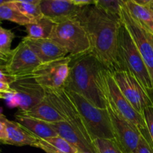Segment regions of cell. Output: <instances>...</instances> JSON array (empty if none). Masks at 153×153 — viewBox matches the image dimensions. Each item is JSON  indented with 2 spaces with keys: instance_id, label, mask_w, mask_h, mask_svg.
<instances>
[{
  "instance_id": "1",
  "label": "cell",
  "mask_w": 153,
  "mask_h": 153,
  "mask_svg": "<svg viewBox=\"0 0 153 153\" xmlns=\"http://www.w3.org/2000/svg\"><path fill=\"white\" fill-rule=\"evenodd\" d=\"M76 19L88 33L91 52L110 72L121 70L118 56L120 16L97 5L83 6Z\"/></svg>"
},
{
  "instance_id": "2",
  "label": "cell",
  "mask_w": 153,
  "mask_h": 153,
  "mask_svg": "<svg viewBox=\"0 0 153 153\" xmlns=\"http://www.w3.org/2000/svg\"><path fill=\"white\" fill-rule=\"evenodd\" d=\"M107 70L91 52L72 56L64 88L82 96L97 107L106 108L105 75Z\"/></svg>"
},
{
  "instance_id": "3",
  "label": "cell",
  "mask_w": 153,
  "mask_h": 153,
  "mask_svg": "<svg viewBox=\"0 0 153 153\" xmlns=\"http://www.w3.org/2000/svg\"><path fill=\"white\" fill-rule=\"evenodd\" d=\"M118 56L121 70L131 73L153 100V85L149 71L131 34L123 22L118 37Z\"/></svg>"
},
{
  "instance_id": "4",
  "label": "cell",
  "mask_w": 153,
  "mask_h": 153,
  "mask_svg": "<svg viewBox=\"0 0 153 153\" xmlns=\"http://www.w3.org/2000/svg\"><path fill=\"white\" fill-rule=\"evenodd\" d=\"M79 110L82 120L93 140L95 138L114 140L110 115L106 108H100L82 96L66 91Z\"/></svg>"
},
{
  "instance_id": "5",
  "label": "cell",
  "mask_w": 153,
  "mask_h": 153,
  "mask_svg": "<svg viewBox=\"0 0 153 153\" xmlns=\"http://www.w3.org/2000/svg\"><path fill=\"white\" fill-rule=\"evenodd\" d=\"M49 39L64 48L73 57L91 52L88 33L76 18L55 22Z\"/></svg>"
},
{
  "instance_id": "6",
  "label": "cell",
  "mask_w": 153,
  "mask_h": 153,
  "mask_svg": "<svg viewBox=\"0 0 153 153\" xmlns=\"http://www.w3.org/2000/svg\"><path fill=\"white\" fill-rule=\"evenodd\" d=\"M105 97L107 102L113 108L114 110L120 115L129 121L140 130L142 135L146 137L147 131L144 118L132 107L129 102L121 93L115 82L111 73L106 70L105 75Z\"/></svg>"
},
{
  "instance_id": "7",
  "label": "cell",
  "mask_w": 153,
  "mask_h": 153,
  "mask_svg": "<svg viewBox=\"0 0 153 153\" xmlns=\"http://www.w3.org/2000/svg\"><path fill=\"white\" fill-rule=\"evenodd\" d=\"M72 56L43 63L33 72L31 76L45 90L64 88L69 73Z\"/></svg>"
},
{
  "instance_id": "8",
  "label": "cell",
  "mask_w": 153,
  "mask_h": 153,
  "mask_svg": "<svg viewBox=\"0 0 153 153\" xmlns=\"http://www.w3.org/2000/svg\"><path fill=\"white\" fill-rule=\"evenodd\" d=\"M45 91L46 97L64 117L66 122L68 123L76 131L82 134L88 141L94 143V140L84 123L79 110L69 97L66 90L61 88Z\"/></svg>"
},
{
  "instance_id": "9",
  "label": "cell",
  "mask_w": 153,
  "mask_h": 153,
  "mask_svg": "<svg viewBox=\"0 0 153 153\" xmlns=\"http://www.w3.org/2000/svg\"><path fill=\"white\" fill-rule=\"evenodd\" d=\"M120 16L123 23L128 29L149 71L153 85V40L152 34L147 32L132 17L126 4L121 7Z\"/></svg>"
},
{
  "instance_id": "10",
  "label": "cell",
  "mask_w": 153,
  "mask_h": 153,
  "mask_svg": "<svg viewBox=\"0 0 153 153\" xmlns=\"http://www.w3.org/2000/svg\"><path fill=\"white\" fill-rule=\"evenodd\" d=\"M111 74L121 93L139 114L143 115L145 108L153 105L152 97L131 73L117 70Z\"/></svg>"
},
{
  "instance_id": "11",
  "label": "cell",
  "mask_w": 153,
  "mask_h": 153,
  "mask_svg": "<svg viewBox=\"0 0 153 153\" xmlns=\"http://www.w3.org/2000/svg\"><path fill=\"white\" fill-rule=\"evenodd\" d=\"M114 140L123 153H131L135 150L140 142L142 133L137 126L117 113L107 102Z\"/></svg>"
},
{
  "instance_id": "12",
  "label": "cell",
  "mask_w": 153,
  "mask_h": 153,
  "mask_svg": "<svg viewBox=\"0 0 153 153\" xmlns=\"http://www.w3.org/2000/svg\"><path fill=\"white\" fill-rule=\"evenodd\" d=\"M41 64V61L29 46L21 41L11 51L5 67L7 73L16 79L31 75L34 70Z\"/></svg>"
},
{
  "instance_id": "13",
  "label": "cell",
  "mask_w": 153,
  "mask_h": 153,
  "mask_svg": "<svg viewBox=\"0 0 153 153\" xmlns=\"http://www.w3.org/2000/svg\"><path fill=\"white\" fill-rule=\"evenodd\" d=\"M10 87L19 97V108L22 112L29 110L46 97L45 89L34 80L31 75L18 78Z\"/></svg>"
},
{
  "instance_id": "14",
  "label": "cell",
  "mask_w": 153,
  "mask_h": 153,
  "mask_svg": "<svg viewBox=\"0 0 153 153\" xmlns=\"http://www.w3.org/2000/svg\"><path fill=\"white\" fill-rule=\"evenodd\" d=\"M42 13L55 22L77 17L82 7L72 1L61 0H42L40 3Z\"/></svg>"
},
{
  "instance_id": "15",
  "label": "cell",
  "mask_w": 153,
  "mask_h": 153,
  "mask_svg": "<svg viewBox=\"0 0 153 153\" xmlns=\"http://www.w3.org/2000/svg\"><path fill=\"white\" fill-rule=\"evenodd\" d=\"M22 41L29 46L42 64L64 58L68 54L64 48L49 38L32 39L25 37Z\"/></svg>"
},
{
  "instance_id": "16",
  "label": "cell",
  "mask_w": 153,
  "mask_h": 153,
  "mask_svg": "<svg viewBox=\"0 0 153 153\" xmlns=\"http://www.w3.org/2000/svg\"><path fill=\"white\" fill-rule=\"evenodd\" d=\"M51 124L57 134L74 146L79 152L97 153L94 143L88 141L68 123L66 121H61Z\"/></svg>"
},
{
  "instance_id": "17",
  "label": "cell",
  "mask_w": 153,
  "mask_h": 153,
  "mask_svg": "<svg viewBox=\"0 0 153 153\" xmlns=\"http://www.w3.org/2000/svg\"><path fill=\"white\" fill-rule=\"evenodd\" d=\"M7 138L3 143L13 146H34L39 139L16 121L5 120Z\"/></svg>"
},
{
  "instance_id": "18",
  "label": "cell",
  "mask_w": 153,
  "mask_h": 153,
  "mask_svg": "<svg viewBox=\"0 0 153 153\" xmlns=\"http://www.w3.org/2000/svg\"><path fill=\"white\" fill-rule=\"evenodd\" d=\"M16 121L38 139H47L58 136L52 124L40 120L25 116L21 113L15 115Z\"/></svg>"
},
{
  "instance_id": "19",
  "label": "cell",
  "mask_w": 153,
  "mask_h": 153,
  "mask_svg": "<svg viewBox=\"0 0 153 153\" xmlns=\"http://www.w3.org/2000/svg\"><path fill=\"white\" fill-rule=\"evenodd\" d=\"M19 113L49 123L65 121L64 117L55 108V106L49 101L46 97H45L44 100L30 108L29 110L24 112L19 111Z\"/></svg>"
},
{
  "instance_id": "20",
  "label": "cell",
  "mask_w": 153,
  "mask_h": 153,
  "mask_svg": "<svg viewBox=\"0 0 153 153\" xmlns=\"http://www.w3.org/2000/svg\"><path fill=\"white\" fill-rule=\"evenodd\" d=\"M126 5L132 17L147 32L153 35V11L152 9L136 4L131 0H127Z\"/></svg>"
},
{
  "instance_id": "21",
  "label": "cell",
  "mask_w": 153,
  "mask_h": 153,
  "mask_svg": "<svg viewBox=\"0 0 153 153\" xmlns=\"http://www.w3.org/2000/svg\"><path fill=\"white\" fill-rule=\"evenodd\" d=\"M34 147L46 153H77L79 151L59 135L47 139H39Z\"/></svg>"
},
{
  "instance_id": "22",
  "label": "cell",
  "mask_w": 153,
  "mask_h": 153,
  "mask_svg": "<svg viewBox=\"0 0 153 153\" xmlns=\"http://www.w3.org/2000/svg\"><path fill=\"white\" fill-rule=\"evenodd\" d=\"M55 22L43 16L38 20L25 25L27 36L32 39L49 38Z\"/></svg>"
},
{
  "instance_id": "23",
  "label": "cell",
  "mask_w": 153,
  "mask_h": 153,
  "mask_svg": "<svg viewBox=\"0 0 153 153\" xmlns=\"http://www.w3.org/2000/svg\"><path fill=\"white\" fill-rule=\"evenodd\" d=\"M0 19L8 20L20 25L25 26L28 24L34 22L23 14L15 6L13 1L6 3L0 6Z\"/></svg>"
},
{
  "instance_id": "24",
  "label": "cell",
  "mask_w": 153,
  "mask_h": 153,
  "mask_svg": "<svg viewBox=\"0 0 153 153\" xmlns=\"http://www.w3.org/2000/svg\"><path fill=\"white\" fill-rule=\"evenodd\" d=\"M13 2L15 4V6L25 16L29 18L32 22H35L43 16L41 9H40V4L18 2V1H13Z\"/></svg>"
},
{
  "instance_id": "25",
  "label": "cell",
  "mask_w": 153,
  "mask_h": 153,
  "mask_svg": "<svg viewBox=\"0 0 153 153\" xmlns=\"http://www.w3.org/2000/svg\"><path fill=\"white\" fill-rule=\"evenodd\" d=\"M94 145L97 153H123L113 139L95 138Z\"/></svg>"
},
{
  "instance_id": "26",
  "label": "cell",
  "mask_w": 153,
  "mask_h": 153,
  "mask_svg": "<svg viewBox=\"0 0 153 153\" xmlns=\"http://www.w3.org/2000/svg\"><path fill=\"white\" fill-rule=\"evenodd\" d=\"M14 38V34L10 30L2 28L0 25V51L6 54L11 52V43Z\"/></svg>"
},
{
  "instance_id": "27",
  "label": "cell",
  "mask_w": 153,
  "mask_h": 153,
  "mask_svg": "<svg viewBox=\"0 0 153 153\" xmlns=\"http://www.w3.org/2000/svg\"><path fill=\"white\" fill-rule=\"evenodd\" d=\"M97 6L114 13L120 15L121 7L126 4L127 0H97Z\"/></svg>"
},
{
  "instance_id": "28",
  "label": "cell",
  "mask_w": 153,
  "mask_h": 153,
  "mask_svg": "<svg viewBox=\"0 0 153 153\" xmlns=\"http://www.w3.org/2000/svg\"><path fill=\"white\" fill-rule=\"evenodd\" d=\"M143 118L146 126L147 135L143 137L150 143L153 147V105L149 106L144 109L143 113Z\"/></svg>"
},
{
  "instance_id": "29",
  "label": "cell",
  "mask_w": 153,
  "mask_h": 153,
  "mask_svg": "<svg viewBox=\"0 0 153 153\" xmlns=\"http://www.w3.org/2000/svg\"><path fill=\"white\" fill-rule=\"evenodd\" d=\"M131 153H153V147L150 143L142 135L138 146Z\"/></svg>"
},
{
  "instance_id": "30",
  "label": "cell",
  "mask_w": 153,
  "mask_h": 153,
  "mask_svg": "<svg viewBox=\"0 0 153 153\" xmlns=\"http://www.w3.org/2000/svg\"><path fill=\"white\" fill-rule=\"evenodd\" d=\"M15 81H16V78L10 76L7 73L5 64H0V82H5L10 85Z\"/></svg>"
},
{
  "instance_id": "31",
  "label": "cell",
  "mask_w": 153,
  "mask_h": 153,
  "mask_svg": "<svg viewBox=\"0 0 153 153\" xmlns=\"http://www.w3.org/2000/svg\"><path fill=\"white\" fill-rule=\"evenodd\" d=\"M6 119H7V117L3 114L1 110L0 109V142L2 143L7 138V131H6L5 125Z\"/></svg>"
},
{
  "instance_id": "32",
  "label": "cell",
  "mask_w": 153,
  "mask_h": 153,
  "mask_svg": "<svg viewBox=\"0 0 153 153\" xmlns=\"http://www.w3.org/2000/svg\"><path fill=\"white\" fill-rule=\"evenodd\" d=\"M72 2L77 6L83 7L88 5H97V0H72Z\"/></svg>"
},
{
  "instance_id": "33",
  "label": "cell",
  "mask_w": 153,
  "mask_h": 153,
  "mask_svg": "<svg viewBox=\"0 0 153 153\" xmlns=\"http://www.w3.org/2000/svg\"><path fill=\"white\" fill-rule=\"evenodd\" d=\"M136 4L140 5L145 6V7H151L153 5V0H131Z\"/></svg>"
},
{
  "instance_id": "34",
  "label": "cell",
  "mask_w": 153,
  "mask_h": 153,
  "mask_svg": "<svg viewBox=\"0 0 153 153\" xmlns=\"http://www.w3.org/2000/svg\"><path fill=\"white\" fill-rule=\"evenodd\" d=\"M10 54H6L0 51V64H6Z\"/></svg>"
},
{
  "instance_id": "35",
  "label": "cell",
  "mask_w": 153,
  "mask_h": 153,
  "mask_svg": "<svg viewBox=\"0 0 153 153\" xmlns=\"http://www.w3.org/2000/svg\"><path fill=\"white\" fill-rule=\"evenodd\" d=\"M12 88L9 84L5 82H0V92H4V91H10Z\"/></svg>"
},
{
  "instance_id": "36",
  "label": "cell",
  "mask_w": 153,
  "mask_h": 153,
  "mask_svg": "<svg viewBox=\"0 0 153 153\" xmlns=\"http://www.w3.org/2000/svg\"><path fill=\"white\" fill-rule=\"evenodd\" d=\"M42 0H12V1H18V2L32 3V4H40Z\"/></svg>"
},
{
  "instance_id": "37",
  "label": "cell",
  "mask_w": 153,
  "mask_h": 153,
  "mask_svg": "<svg viewBox=\"0 0 153 153\" xmlns=\"http://www.w3.org/2000/svg\"><path fill=\"white\" fill-rule=\"evenodd\" d=\"M10 1H12V0H0V6L6 4V3L10 2Z\"/></svg>"
},
{
  "instance_id": "38",
  "label": "cell",
  "mask_w": 153,
  "mask_h": 153,
  "mask_svg": "<svg viewBox=\"0 0 153 153\" xmlns=\"http://www.w3.org/2000/svg\"><path fill=\"white\" fill-rule=\"evenodd\" d=\"M77 153H90V152H78Z\"/></svg>"
},
{
  "instance_id": "39",
  "label": "cell",
  "mask_w": 153,
  "mask_h": 153,
  "mask_svg": "<svg viewBox=\"0 0 153 153\" xmlns=\"http://www.w3.org/2000/svg\"><path fill=\"white\" fill-rule=\"evenodd\" d=\"M61 1H71L72 0H61Z\"/></svg>"
},
{
  "instance_id": "40",
  "label": "cell",
  "mask_w": 153,
  "mask_h": 153,
  "mask_svg": "<svg viewBox=\"0 0 153 153\" xmlns=\"http://www.w3.org/2000/svg\"><path fill=\"white\" fill-rule=\"evenodd\" d=\"M150 8H151V9H152V11H153V5L152 6V7H150Z\"/></svg>"
},
{
  "instance_id": "41",
  "label": "cell",
  "mask_w": 153,
  "mask_h": 153,
  "mask_svg": "<svg viewBox=\"0 0 153 153\" xmlns=\"http://www.w3.org/2000/svg\"><path fill=\"white\" fill-rule=\"evenodd\" d=\"M152 40H153V35H152Z\"/></svg>"
}]
</instances>
